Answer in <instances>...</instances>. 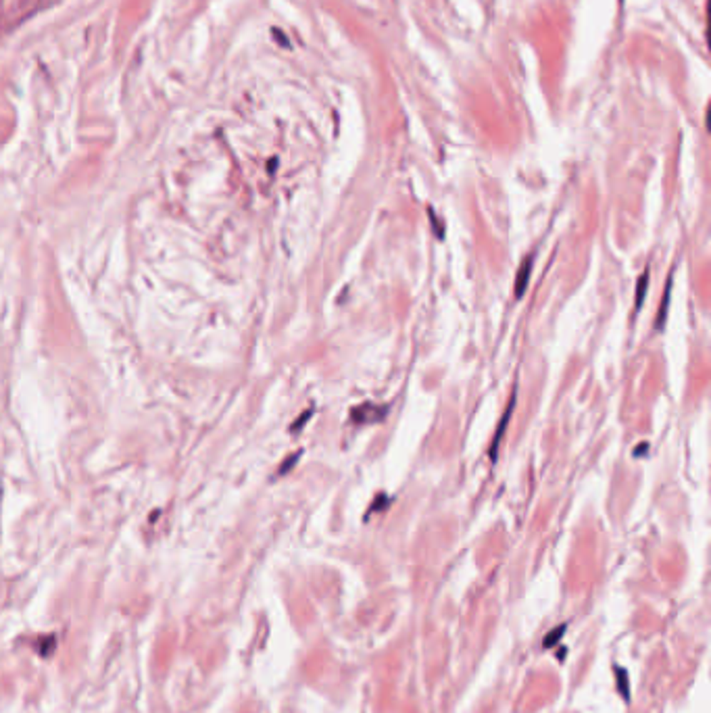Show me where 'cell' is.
<instances>
[{
    "label": "cell",
    "instance_id": "2",
    "mask_svg": "<svg viewBox=\"0 0 711 713\" xmlns=\"http://www.w3.org/2000/svg\"><path fill=\"white\" fill-rule=\"evenodd\" d=\"M513 405H516V394L511 396V401H509V405H507V411H505V415H503L501 421H498V428H496V434H494L493 440V448H491V459H493V461H496L498 444H501V438H503V434H505V430H507V421H509V417H511Z\"/></svg>",
    "mask_w": 711,
    "mask_h": 713
},
{
    "label": "cell",
    "instance_id": "3",
    "mask_svg": "<svg viewBox=\"0 0 711 713\" xmlns=\"http://www.w3.org/2000/svg\"><path fill=\"white\" fill-rule=\"evenodd\" d=\"M532 257H528L526 261H523V265L520 267V274H518V282H516V297L518 299H521L523 297V290H526V284H528V279H530V270H532Z\"/></svg>",
    "mask_w": 711,
    "mask_h": 713
},
{
    "label": "cell",
    "instance_id": "6",
    "mask_svg": "<svg viewBox=\"0 0 711 713\" xmlns=\"http://www.w3.org/2000/svg\"><path fill=\"white\" fill-rule=\"evenodd\" d=\"M670 294H672V279H670V282H667V286H665V299H663L661 311H659V317H657V328H663L665 313H667V302H670Z\"/></svg>",
    "mask_w": 711,
    "mask_h": 713
},
{
    "label": "cell",
    "instance_id": "1",
    "mask_svg": "<svg viewBox=\"0 0 711 713\" xmlns=\"http://www.w3.org/2000/svg\"><path fill=\"white\" fill-rule=\"evenodd\" d=\"M386 413H388V407L378 409L376 405H357L355 409L351 411V417L355 419L357 424H372V421L382 419Z\"/></svg>",
    "mask_w": 711,
    "mask_h": 713
},
{
    "label": "cell",
    "instance_id": "7",
    "mask_svg": "<svg viewBox=\"0 0 711 713\" xmlns=\"http://www.w3.org/2000/svg\"><path fill=\"white\" fill-rule=\"evenodd\" d=\"M647 284H649V272H645V274L640 275V279H638V288H636V311H638L640 304H643V297H645V292H647Z\"/></svg>",
    "mask_w": 711,
    "mask_h": 713
},
{
    "label": "cell",
    "instance_id": "4",
    "mask_svg": "<svg viewBox=\"0 0 711 713\" xmlns=\"http://www.w3.org/2000/svg\"><path fill=\"white\" fill-rule=\"evenodd\" d=\"M615 676H618V690L620 694L624 697V701L628 703L630 701V686H628V672L624 667H615Z\"/></svg>",
    "mask_w": 711,
    "mask_h": 713
},
{
    "label": "cell",
    "instance_id": "5",
    "mask_svg": "<svg viewBox=\"0 0 711 713\" xmlns=\"http://www.w3.org/2000/svg\"><path fill=\"white\" fill-rule=\"evenodd\" d=\"M566 628H568V624H561V626H557V628H553L551 630V634H548L547 638H545V642H543V647L545 649H553L561 638H563V634H566Z\"/></svg>",
    "mask_w": 711,
    "mask_h": 713
},
{
    "label": "cell",
    "instance_id": "8",
    "mask_svg": "<svg viewBox=\"0 0 711 713\" xmlns=\"http://www.w3.org/2000/svg\"><path fill=\"white\" fill-rule=\"evenodd\" d=\"M297 459H299V453H297V455H292V457H290V459H288V461H286V463H284V466L280 467V471H277V473H280V476H284V473H286V469H288V467L292 466V463H297Z\"/></svg>",
    "mask_w": 711,
    "mask_h": 713
}]
</instances>
